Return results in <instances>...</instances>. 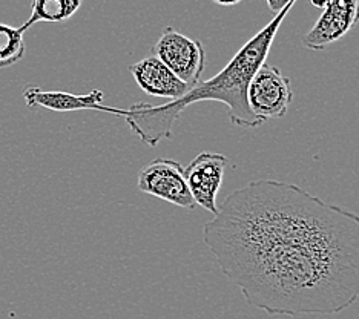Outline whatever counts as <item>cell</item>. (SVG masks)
Masks as SVG:
<instances>
[{
  "instance_id": "cell-10",
  "label": "cell",
  "mask_w": 359,
  "mask_h": 319,
  "mask_svg": "<svg viewBox=\"0 0 359 319\" xmlns=\"http://www.w3.org/2000/svg\"><path fill=\"white\" fill-rule=\"evenodd\" d=\"M81 4H83V0H32L31 15L22 28L28 31L32 25L40 22H67L72 15H76L81 8Z\"/></svg>"
},
{
  "instance_id": "cell-2",
  "label": "cell",
  "mask_w": 359,
  "mask_h": 319,
  "mask_svg": "<svg viewBox=\"0 0 359 319\" xmlns=\"http://www.w3.org/2000/svg\"><path fill=\"white\" fill-rule=\"evenodd\" d=\"M292 6L278 13L263 29L244 43L226 67L214 77L200 81L189 94L174 102L158 106L135 103L125 112V123L140 142L151 147L157 146L163 138H172L174 123L187 106L201 102H219L229 109L231 123L243 129H255L264 121L252 114L248 103V88L257 71L266 63L273 40L283 20Z\"/></svg>"
},
{
  "instance_id": "cell-12",
  "label": "cell",
  "mask_w": 359,
  "mask_h": 319,
  "mask_svg": "<svg viewBox=\"0 0 359 319\" xmlns=\"http://www.w3.org/2000/svg\"><path fill=\"white\" fill-rule=\"evenodd\" d=\"M266 2H267L269 10L275 14H278L284 11L287 6H292L295 0H266Z\"/></svg>"
},
{
  "instance_id": "cell-13",
  "label": "cell",
  "mask_w": 359,
  "mask_h": 319,
  "mask_svg": "<svg viewBox=\"0 0 359 319\" xmlns=\"http://www.w3.org/2000/svg\"><path fill=\"white\" fill-rule=\"evenodd\" d=\"M212 2L217 5H222V6H233L236 4H240L241 0H212Z\"/></svg>"
},
{
  "instance_id": "cell-9",
  "label": "cell",
  "mask_w": 359,
  "mask_h": 319,
  "mask_svg": "<svg viewBox=\"0 0 359 319\" xmlns=\"http://www.w3.org/2000/svg\"><path fill=\"white\" fill-rule=\"evenodd\" d=\"M129 72L137 86L151 97L169 98V102H174L191 93V88L155 55L144 57L140 62L130 65Z\"/></svg>"
},
{
  "instance_id": "cell-3",
  "label": "cell",
  "mask_w": 359,
  "mask_h": 319,
  "mask_svg": "<svg viewBox=\"0 0 359 319\" xmlns=\"http://www.w3.org/2000/svg\"><path fill=\"white\" fill-rule=\"evenodd\" d=\"M154 55L192 89L200 83L206 68V49L200 40L166 28L154 45Z\"/></svg>"
},
{
  "instance_id": "cell-4",
  "label": "cell",
  "mask_w": 359,
  "mask_h": 319,
  "mask_svg": "<svg viewBox=\"0 0 359 319\" xmlns=\"http://www.w3.org/2000/svg\"><path fill=\"white\" fill-rule=\"evenodd\" d=\"M290 79L273 67L264 63L252 79L248 88V103L255 117L264 123L272 118H283L293 102Z\"/></svg>"
},
{
  "instance_id": "cell-11",
  "label": "cell",
  "mask_w": 359,
  "mask_h": 319,
  "mask_svg": "<svg viewBox=\"0 0 359 319\" xmlns=\"http://www.w3.org/2000/svg\"><path fill=\"white\" fill-rule=\"evenodd\" d=\"M25 29L0 23V69L19 63L27 54Z\"/></svg>"
},
{
  "instance_id": "cell-1",
  "label": "cell",
  "mask_w": 359,
  "mask_h": 319,
  "mask_svg": "<svg viewBox=\"0 0 359 319\" xmlns=\"http://www.w3.org/2000/svg\"><path fill=\"white\" fill-rule=\"evenodd\" d=\"M222 273L272 316L337 315L359 298V214L298 184L254 179L203 226Z\"/></svg>"
},
{
  "instance_id": "cell-7",
  "label": "cell",
  "mask_w": 359,
  "mask_h": 319,
  "mask_svg": "<svg viewBox=\"0 0 359 319\" xmlns=\"http://www.w3.org/2000/svg\"><path fill=\"white\" fill-rule=\"evenodd\" d=\"M227 163L229 158L223 154L201 152L184 169L186 183L192 198L197 206L210 212L214 217L218 214L217 196L222 189Z\"/></svg>"
},
{
  "instance_id": "cell-14",
  "label": "cell",
  "mask_w": 359,
  "mask_h": 319,
  "mask_svg": "<svg viewBox=\"0 0 359 319\" xmlns=\"http://www.w3.org/2000/svg\"><path fill=\"white\" fill-rule=\"evenodd\" d=\"M329 2L330 0H310V4H312L315 8H320V10H324Z\"/></svg>"
},
{
  "instance_id": "cell-8",
  "label": "cell",
  "mask_w": 359,
  "mask_h": 319,
  "mask_svg": "<svg viewBox=\"0 0 359 319\" xmlns=\"http://www.w3.org/2000/svg\"><path fill=\"white\" fill-rule=\"evenodd\" d=\"M104 93L94 89L89 94H71L65 91H43L39 86L29 85L23 89V100L28 108H45L53 112H72V111H102L114 116L125 117L126 109L111 108L103 104Z\"/></svg>"
},
{
  "instance_id": "cell-6",
  "label": "cell",
  "mask_w": 359,
  "mask_h": 319,
  "mask_svg": "<svg viewBox=\"0 0 359 319\" xmlns=\"http://www.w3.org/2000/svg\"><path fill=\"white\" fill-rule=\"evenodd\" d=\"M358 23L359 0H330L301 43L312 51H324L346 37Z\"/></svg>"
},
{
  "instance_id": "cell-5",
  "label": "cell",
  "mask_w": 359,
  "mask_h": 319,
  "mask_svg": "<svg viewBox=\"0 0 359 319\" xmlns=\"http://www.w3.org/2000/svg\"><path fill=\"white\" fill-rule=\"evenodd\" d=\"M138 189L175 206L194 210L197 203L186 183L184 168L172 158H157L138 172Z\"/></svg>"
}]
</instances>
